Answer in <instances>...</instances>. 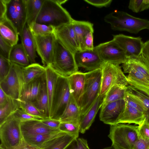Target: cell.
Instances as JSON below:
<instances>
[{"label": "cell", "instance_id": "1", "mask_svg": "<svg viewBox=\"0 0 149 149\" xmlns=\"http://www.w3.org/2000/svg\"><path fill=\"white\" fill-rule=\"evenodd\" d=\"M104 20L114 31L136 34L143 30H149L148 20L134 17L123 11H113L105 16Z\"/></svg>", "mask_w": 149, "mask_h": 149}, {"label": "cell", "instance_id": "2", "mask_svg": "<svg viewBox=\"0 0 149 149\" xmlns=\"http://www.w3.org/2000/svg\"><path fill=\"white\" fill-rule=\"evenodd\" d=\"M73 20L57 0H44L36 22L56 29L71 23Z\"/></svg>", "mask_w": 149, "mask_h": 149}, {"label": "cell", "instance_id": "3", "mask_svg": "<svg viewBox=\"0 0 149 149\" xmlns=\"http://www.w3.org/2000/svg\"><path fill=\"white\" fill-rule=\"evenodd\" d=\"M138 126L118 123L110 125L109 137L117 149H133L139 139Z\"/></svg>", "mask_w": 149, "mask_h": 149}, {"label": "cell", "instance_id": "4", "mask_svg": "<svg viewBox=\"0 0 149 149\" xmlns=\"http://www.w3.org/2000/svg\"><path fill=\"white\" fill-rule=\"evenodd\" d=\"M49 66L59 75L65 77L78 71L74 54L56 39L52 63Z\"/></svg>", "mask_w": 149, "mask_h": 149}, {"label": "cell", "instance_id": "5", "mask_svg": "<svg viewBox=\"0 0 149 149\" xmlns=\"http://www.w3.org/2000/svg\"><path fill=\"white\" fill-rule=\"evenodd\" d=\"M84 93L80 108L81 117L94 104L99 95L102 72L101 68L85 73Z\"/></svg>", "mask_w": 149, "mask_h": 149}, {"label": "cell", "instance_id": "6", "mask_svg": "<svg viewBox=\"0 0 149 149\" xmlns=\"http://www.w3.org/2000/svg\"><path fill=\"white\" fill-rule=\"evenodd\" d=\"M20 123L11 115L0 125L1 144L6 149H17L24 141Z\"/></svg>", "mask_w": 149, "mask_h": 149}, {"label": "cell", "instance_id": "7", "mask_svg": "<svg viewBox=\"0 0 149 149\" xmlns=\"http://www.w3.org/2000/svg\"><path fill=\"white\" fill-rule=\"evenodd\" d=\"M101 69L102 72L101 95L105 96L114 86L128 85L127 77L119 65L104 62Z\"/></svg>", "mask_w": 149, "mask_h": 149}, {"label": "cell", "instance_id": "8", "mask_svg": "<svg viewBox=\"0 0 149 149\" xmlns=\"http://www.w3.org/2000/svg\"><path fill=\"white\" fill-rule=\"evenodd\" d=\"M70 96L68 77L59 75L55 89L49 118L59 120L68 104Z\"/></svg>", "mask_w": 149, "mask_h": 149}, {"label": "cell", "instance_id": "9", "mask_svg": "<svg viewBox=\"0 0 149 149\" xmlns=\"http://www.w3.org/2000/svg\"><path fill=\"white\" fill-rule=\"evenodd\" d=\"M11 63L8 74L0 81V88L8 97L19 100L23 87L25 84L22 73L23 67Z\"/></svg>", "mask_w": 149, "mask_h": 149}, {"label": "cell", "instance_id": "10", "mask_svg": "<svg viewBox=\"0 0 149 149\" xmlns=\"http://www.w3.org/2000/svg\"><path fill=\"white\" fill-rule=\"evenodd\" d=\"M94 49L104 63L120 65L124 63L127 59L124 51L113 39L101 43Z\"/></svg>", "mask_w": 149, "mask_h": 149}, {"label": "cell", "instance_id": "11", "mask_svg": "<svg viewBox=\"0 0 149 149\" xmlns=\"http://www.w3.org/2000/svg\"><path fill=\"white\" fill-rule=\"evenodd\" d=\"M6 18L15 27L19 36L26 23L25 0H7Z\"/></svg>", "mask_w": 149, "mask_h": 149}, {"label": "cell", "instance_id": "12", "mask_svg": "<svg viewBox=\"0 0 149 149\" xmlns=\"http://www.w3.org/2000/svg\"><path fill=\"white\" fill-rule=\"evenodd\" d=\"M33 36L36 51L41 58L43 66L50 65L56 40L54 33L45 36Z\"/></svg>", "mask_w": 149, "mask_h": 149}, {"label": "cell", "instance_id": "13", "mask_svg": "<svg viewBox=\"0 0 149 149\" xmlns=\"http://www.w3.org/2000/svg\"><path fill=\"white\" fill-rule=\"evenodd\" d=\"M113 40L124 51L127 58L136 57L141 54L144 42L140 37L123 34L113 35Z\"/></svg>", "mask_w": 149, "mask_h": 149}, {"label": "cell", "instance_id": "14", "mask_svg": "<svg viewBox=\"0 0 149 149\" xmlns=\"http://www.w3.org/2000/svg\"><path fill=\"white\" fill-rule=\"evenodd\" d=\"M74 56L77 67L83 68L88 71L101 68L104 63L94 48L93 49L78 51Z\"/></svg>", "mask_w": 149, "mask_h": 149}, {"label": "cell", "instance_id": "15", "mask_svg": "<svg viewBox=\"0 0 149 149\" xmlns=\"http://www.w3.org/2000/svg\"><path fill=\"white\" fill-rule=\"evenodd\" d=\"M54 33L56 39L73 54L79 51L72 23L55 29Z\"/></svg>", "mask_w": 149, "mask_h": 149}, {"label": "cell", "instance_id": "16", "mask_svg": "<svg viewBox=\"0 0 149 149\" xmlns=\"http://www.w3.org/2000/svg\"><path fill=\"white\" fill-rule=\"evenodd\" d=\"M124 99L112 102L101 106L99 117L104 123L110 125L117 124V120L125 106Z\"/></svg>", "mask_w": 149, "mask_h": 149}, {"label": "cell", "instance_id": "17", "mask_svg": "<svg viewBox=\"0 0 149 149\" xmlns=\"http://www.w3.org/2000/svg\"><path fill=\"white\" fill-rule=\"evenodd\" d=\"M68 78L71 95L80 108L84 93L85 73L78 71Z\"/></svg>", "mask_w": 149, "mask_h": 149}, {"label": "cell", "instance_id": "18", "mask_svg": "<svg viewBox=\"0 0 149 149\" xmlns=\"http://www.w3.org/2000/svg\"><path fill=\"white\" fill-rule=\"evenodd\" d=\"M20 126L23 137L61 131L59 129H52L48 127L42 123L41 120H33L21 122Z\"/></svg>", "mask_w": 149, "mask_h": 149}, {"label": "cell", "instance_id": "19", "mask_svg": "<svg viewBox=\"0 0 149 149\" xmlns=\"http://www.w3.org/2000/svg\"><path fill=\"white\" fill-rule=\"evenodd\" d=\"M21 44L28 56L30 64L36 63L37 57L34 36L26 24L19 35Z\"/></svg>", "mask_w": 149, "mask_h": 149}, {"label": "cell", "instance_id": "20", "mask_svg": "<svg viewBox=\"0 0 149 149\" xmlns=\"http://www.w3.org/2000/svg\"><path fill=\"white\" fill-rule=\"evenodd\" d=\"M43 74L24 84L19 100L32 102L36 100L41 90Z\"/></svg>", "mask_w": 149, "mask_h": 149}, {"label": "cell", "instance_id": "21", "mask_svg": "<svg viewBox=\"0 0 149 149\" xmlns=\"http://www.w3.org/2000/svg\"><path fill=\"white\" fill-rule=\"evenodd\" d=\"M105 96L100 95L86 113L81 118L79 132L84 134L91 126L99 109L102 106Z\"/></svg>", "mask_w": 149, "mask_h": 149}, {"label": "cell", "instance_id": "22", "mask_svg": "<svg viewBox=\"0 0 149 149\" xmlns=\"http://www.w3.org/2000/svg\"><path fill=\"white\" fill-rule=\"evenodd\" d=\"M125 73H128L127 77L128 84L143 93L149 97V79L143 74L130 69Z\"/></svg>", "mask_w": 149, "mask_h": 149}, {"label": "cell", "instance_id": "23", "mask_svg": "<svg viewBox=\"0 0 149 149\" xmlns=\"http://www.w3.org/2000/svg\"><path fill=\"white\" fill-rule=\"evenodd\" d=\"M125 104V108L117 120V124L128 123H134L139 125H141L146 118L145 114Z\"/></svg>", "mask_w": 149, "mask_h": 149}, {"label": "cell", "instance_id": "24", "mask_svg": "<svg viewBox=\"0 0 149 149\" xmlns=\"http://www.w3.org/2000/svg\"><path fill=\"white\" fill-rule=\"evenodd\" d=\"M81 118L80 108L71 95L68 104L60 117L61 122H67L80 125Z\"/></svg>", "mask_w": 149, "mask_h": 149}, {"label": "cell", "instance_id": "25", "mask_svg": "<svg viewBox=\"0 0 149 149\" xmlns=\"http://www.w3.org/2000/svg\"><path fill=\"white\" fill-rule=\"evenodd\" d=\"M0 36L12 46L17 44L19 36L13 24L6 18L0 19Z\"/></svg>", "mask_w": 149, "mask_h": 149}, {"label": "cell", "instance_id": "26", "mask_svg": "<svg viewBox=\"0 0 149 149\" xmlns=\"http://www.w3.org/2000/svg\"><path fill=\"white\" fill-rule=\"evenodd\" d=\"M122 67L124 73L133 69L143 74L149 79V64L141 55L136 57L127 58Z\"/></svg>", "mask_w": 149, "mask_h": 149}, {"label": "cell", "instance_id": "27", "mask_svg": "<svg viewBox=\"0 0 149 149\" xmlns=\"http://www.w3.org/2000/svg\"><path fill=\"white\" fill-rule=\"evenodd\" d=\"M72 25L76 39L79 48V51L84 50V37L89 31L94 30L93 24L88 21L74 20Z\"/></svg>", "mask_w": 149, "mask_h": 149}, {"label": "cell", "instance_id": "28", "mask_svg": "<svg viewBox=\"0 0 149 149\" xmlns=\"http://www.w3.org/2000/svg\"><path fill=\"white\" fill-rule=\"evenodd\" d=\"M33 103L46 119L49 118V99L45 72L43 75L42 85L40 93L36 100Z\"/></svg>", "mask_w": 149, "mask_h": 149}, {"label": "cell", "instance_id": "29", "mask_svg": "<svg viewBox=\"0 0 149 149\" xmlns=\"http://www.w3.org/2000/svg\"><path fill=\"white\" fill-rule=\"evenodd\" d=\"M126 94L145 110L146 118L149 124V97L130 85L127 86Z\"/></svg>", "mask_w": 149, "mask_h": 149}, {"label": "cell", "instance_id": "30", "mask_svg": "<svg viewBox=\"0 0 149 149\" xmlns=\"http://www.w3.org/2000/svg\"><path fill=\"white\" fill-rule=\"evenodd\" d=\"M26 24L30 28L36 22L41 10L44 0H25Z\"/></svg>", "mask_w": 149, "mask_h": 149}, {"label": "cell", "instance_id": "31", "mask_svg": "<svg viewBox=\"0 0 149 149\" xmlns=\"http://www.w3.org/2000/svg\"><path fill=\"white\" fill-rule=\"evenodd\" d=\"M76 139L75 136L65 133L44 143L40 148L42 149H64Z\"/></svg>", "mask_w": 149, "mask_h": 149}, {"label": "cell", "instance_id": "32", "mask_svg": "<svg viewBox=\"0 0 149 149\" xmlns=\"http://www.w3.org/2000/svg\"><path fill=\"white\" fill-rule=\"evenodd\" d=\"M45 74L49 99L50 116L55 89L59 75L49 65L45 66Z\"/></svg>", "mask_w": 149, "mask_h": 149}, {"label": "cell", "instance_id": "33", "mask_svg": "<svg viewBox=\"0 0 149 149\" xmlns=\"http://www.w3.org/2000/svg\"><path fill=\"white\" fill-rule=\"evenodd\" d=\"M8 60L11 63L23 67L27 66L30 64L21 43L17 44L12 47Z\"/></svg>", "mask_w": 149, "mask_h": 149}, {"label": "cell", "instance_id": "34", "mask_svg": "<svg viewBox=\"0 0 149 149\" xmlns=\"http://www.w3.org/2000/svg\"><path fill=\"white\" fill-rule=\"evenodd\" d=\"M45 67L36 63L23 67L22 73L25 83H27L41 76L45 73Z\"/></svg>", "mask_w": 149, "mask_h": 149}, {"label": "cell", "instance_id": "35", "mask_svg": "<svg viewBox=\"0 0 149 149\" xmlns=\"http://www.w3.org/2000/svg\"><path fill=\"white\" fill-rule=\"evenodd\" d=\"M65 133L61 131L54 133L29 136L23 137L27 143L40 147L44 143Z\"/></svg>", "mask_w": 149, "mask_h": 149}, {"label": "cell", "instance_id": "36", "mask_svg": "<svg viewBox=\"0 0 149 149\" xmlns=\"http://www.w3.org/2000/svg\"><path fill=\"white\" fill-rule=\"evenodd\" d=\"M19 109H20L19 100L9 97L7 102L0 107V125Z\"/></svg>", "mask_w": 149, "mask_h": 149}, {"label": "cell", "instance_id": "37", "mask_svg": "<svg viewBox=\"0 0 149 149\" xmlns=\"http://www.w3.org/2000/svg\"><path fill=\"white\" fill-rule=\"evenodd\" d=\"M127 86L116 85L111 88L106 94L102 106L112 102L124 99Z\"/></svg>", "mask_w": 149, "mask_h": 149}, {"label": "cell", "instance_id": "38", "mask_svg": "<svg viewBox=\"0 0 149 149\" xmlns=\"http://www.w3.org/2000/svg\"><path fill=\"white\" fill-rule=\"evenodd\" d=\"M34 36H45L54 33L55 28L53 27L35 22L29 28Z\"/></svg>", "mask_w": 149, "mask_h": 149}, {"label": "cell", "instance_id": "39", "mask_svg": "<svg viewBox=\"0 0 149 149\" xmlns=\"http://www.w3.org/2000/svg\"><path fill=\"white\" fill-rule=\"evenodd\" d=\"M20 108L28 113L43 119H46L32 102L19 100Z\"/></svg>", "mask_w": 149, "mask_h": 149}, {"label": "cell", "instance_id": "40", "mask_svg": "<svg viewBox=\"0 0 149 149\" xmlns=\"http://www.w3.org/2000/svg\"><path fill=\"white\" fill-rule=\"evenodd\" d=\"M128 8L135 13L147 10L149 9V0H130Z\"/></svg>", "mask_w": 149, "mask_h": 149}, {"label": "cell", "instance_id": "41", "mask_svg": "<svg viewBox=\"0 0 149 149\" xmlns=\"http://www.w3.org/2000/svg\"><path fill=\"white\" fill-rule=\"evenodd\" d=\"M59 129L77 138L79 132V125L70 122H61Z\"/></svg>", "mask_w": 149, "mask_h": 149}, {"label": "cell", "instance_id": "42", "mask_svg": "<svg viewBox=\"0 0 149 149\" xmlns=\"http://www.w3.org/2000/svg\"><path fill=\"white\" fill-rule=\"evenodd\" d=\"M12 115L20 122L29 120H42L43 119L31 115L21 109H19L15 111Z\"/></svg>", "mask_w": 149, "mask_h": 149}, {"label": "cell", "instance_id": "43", "mask_svg": "<svg viewBox=\"0 0 149 149\" xmlns=\"http://www.w3.org/2000/svg\"><path fill=\"white\" fill-rule=\"evenodd\" d=\"M138 132L139 139L146 142L149 141V124L146 118L138 126Z\"/></svg>", "mask_w": 149, "mask_h": 149}, {"label": "cell", "instance_id": "44", "mask_svg": "<svg viewBox=\"0 0 149 149\" xmlns=\"http://www.w3.org/2000/svg\"><path fill=\"white\" fill-rule=\"evenodd\" d=\"M11 63L9 60L0 56V81L8 75L10 69Z\"/></svg>", "mask_w": 149, "mask_h": 149}, {"label": "cell", "instance_id": "45", "mask_svg": "<svg viewBox=\"0 0 149 149\" xmlns=\"http://www.w3.org/2000/svg\"><path fill=\"white\" fill-rule=\"evenodd\" d=\"M13 46L0 36V56L8 60Z\"/></svg>", "mask_w": 149, "mask_h": 149}, {"label": "cell", "instance_id": "46", "mask_svg": "<svg viewBox=\"0 0 149 149\" xmlns=\"http://www.w3.org/2000/svg\"><path fill=\"white\" fill-rule=\"evenodd\" d=\"M94 30L88 32L85 36L84 40V50H91L94 49L93 45V33Z\"/></svg>", "mask_w": 149, "mask_h": 149}, {"label": "cell", "instance_id": "47", "mask_svg": "<svg viewBox=\"0 0 149 149\" xmlns=\"http://www.w3.org/2000/svg\"><path fill=\"white\" fill-rule=\"evenodd\" d=\"M87 3L95 7L101 8L107 7L110 6L112 0H84Z\"/></svg>", "mask_w": 149, "mask_h": 149}, {"label": "cell", "instance_id": "48", "mask_svg": "<svg viewBox=\"0 0 149 149\" xmlns=\"http://www.w3.org/2000/svg\"><path fill=\"white\" fill-rule=\"evenodd\" d=\"M42 122L48 127L54 129H59L61 122L59 120L47 118L41 120Z\"/></svg>", "mask_w": 149, "mask_h": 149}, {"label": "cell", "instance_id": "49", "mask_svg": "<svg viewBox=\"0 0 149 149\" xmlns=\"http://www.w3.org/2000/svg\"><path fill=\"white\" fill-rule=\"evenodd\" d=\"M124 99L126 104L143 113L146 115V111L137 102L127 96L126 94V93Z\"/></svg>", "mask_w": 149, "mask_h": 149}, {"label": "cell", "instance_id": "50", "mask_svg": "<svg viewBox=\"0 0 149 149\" xmlns=\"http://www.w3.org/2000/svg\"><path fill=\"white\" fill-rule=\"evenodd\" d=\"M141 55L149 64V39L144 42Z\"/></svg>", "mask_w": 149, "mask_h": 149}, {"label": "cell", "instance_id": "51", "mask_svg": "<svg viewBox=\"0 0 149 149\" xmlns=\"http://www.w3.org/2000/svg\"><path fill=\"white\" fill-rule=\"evenodd\" d=\"M7 0H0V19L6 18Z\"/></svg>", "mask_w": 149, "mask_h": 149}, {"label": "cell", "instance_id": "52", "mask_svg": "<svg viewBox=\"0 0 149 149\" xmlns=\"http://www.w3.org/2000/svg\"><path fill=\"white\" fill-rule=\"evenodd\" d=\"M133 149H149V141L146 142L139 139L136 142Z\"/></svg>", "mask_w": 149, "mask_h": 149}, {"label": "cell", "instance_id": "53", "mask_svg": "<svg viewBox=\"0 0 149 149\" xmlns=\"http://www.w3.org/2000/svg\"><path fill=\"white\" fill-rule=\"evenodd\" d=\"M77 141L78 149H90L86 139L83 138H77Z\"/></svg>", "mask_w": 149, "mask_h": 149}, {"label": "cell", "instance_id": "54", "mask_svg": "<svg viewBox=\"0 0 149 149\" xmlns=\"http://www.w3.org/2000/svg\"><path fill=\"white\" fill-rule=\"evenodd\" d=\"M17 149H42L37 146L27 143L24 140Z\"/></svg>", "mask_w": 149, "mask_h": 149}, {"label": "cell", "instance_id": "55", "mask_svg": "<svg viewBox=\"0 0 149 149\" xmlns=\"http://www.w3.org/2000/svg\"><path fill=\"white\" fill-rule=\"evenodd\" d=\"M9 97L0 88V107L5 104L8 101Z\"/></svg>", "mask_w": 149, "mask_h": 149}, {"label": "cell", "instance_id": "56", "mask_svg": "<svg viewBox=\"0 0 149 149\" xmlns=\"http://www.w3.org/2000/svg\"><path fill=\"white\" fill-rule=\"evenodd\" d=\"M77 139L73 140L64 149H78Z\"/></svg>", "mask_w": 149, "mask_h": 149}, {"label": "cell", "instance_id": "57", "mask_svg": "<svg viewBox=\"0 0 149 149\" xmlns=\"http://www.w3.org/2000/svg\"><path fill=\"white\" fill-rule=\"evenodd\" d=\"M103 149H117L113 147L112 146H111L105 148H103Z\"/></svg>", "mask_w": 149, "mask_h": 149}, {"label": "cell", "instance_id": "58", "mask_svg": "<svg viewBox=\"0 0 149 149\" xmlns=\"http://www.w3.org/2000/svg\"><path fill=\"white\" fill-rule=\"evenodd\" d=\"M0 149H6L2 145L0 144Z\"/></svg>", "mask_w": 149, "mask_h": 149}]
</instances>
